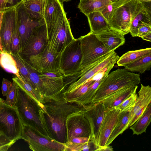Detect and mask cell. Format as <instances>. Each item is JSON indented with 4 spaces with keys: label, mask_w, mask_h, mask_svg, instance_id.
I'll list each match as a JSON object with an SVG mask.
<instances>
[{
    "label": "cell",
    "mask_w": 151,
    "mask_h": 151,
    "mask_svg": "<svg viewBox=\"0 0 151 151\" xmlns=\"http://www.w3.org/2000/svg\"><path fill=\"white\" fill-rule=\"evenodd\" d=\"M21 77L20 78H19L17 76L14 77L12 79V81L29 94L39 104L42 102L43 99L40 94L29 82L23 78L21 76Z\"/></svg>",
    "instance_id": "32"
},
{
    "label": "cell",
    "mask_w": 151,
    "mask_h": 151,
    "mask_svg": "<svg viewBox=\"0 0 151 151\" xmlns=\"http://www.w3.org/2000/svg\"><path fill=\"white\" fill-rule=\"evenodd\" d=\"M80 38L82 59L78 72L81 71L84 74L106 58L112 51L108 50L97 38L95 34L91 32Z\"/></svg>",
    "instance_id": "5"
},
{
    "label": "cell",
    "mask_w": 151,
    "mask_h": 151,
    "mask_svg": "<svg viewBox=\"0 0 151 151\" xmlns=\"http://www.w3.org/2000/svg\"><path fill=\"white\" fill-rule=\"evenodd\" d=\"M82 59L79 37L68 45L61 53L60 70L64 77L74 76L79 71Z\"/></svg>",
    "instance_id": "10"
},
{
    "label": "cell",
    "mask_w": 151,
    "mask_h": 151,
    "mask_svg": "<svg viewBox=\"0 0 151 151\" xmlns=\"http://www.w3.org/2000/svg\"><path fill=\"white\" fill-rule=\"evenodd\" d=\"M114 65L109 67L101 78L95 81L90 86L86 92L75 103L81 105H87L91 103V101L98 88L104 80L107 75L114 67Z\"/></svg>",
    "instance_id": "29"
},
{
    "label": "cell",
    "mask_w": 151,
    "mask_h": 151,
    "mask_svg": "<svg viewBox=\"0 0 151 151\" xmlns=\"http://www.w3.org/2000/svg\"><path fill=\"white\" fill-rule=\"evenodd\" d=\"M142 38L144 40L150 42L151 41V32L143 36Z\"/></svg>",
    "instance_id": "46"
},
{
    "label": "cell",
    "mask_w": 151,
    "mask_h": 151,
    "mask_svg": "<svg viewBox=\"0 0 151 151\" xmlns=\"http://www.w3.org/2000/svg\"><path fill=\"white\" fill-rule=\"evenodd\" d=\"M21 139L33 151H65V144L44 136L31 126L23 124Z\"/></svg>",
    "instance_id": "8"
},
{
    "label": "cell",
    "mask_w": 151,
    "mask_h": 151,
    "mask_svg": "<svg viewBox=\"0 0 151 151\" xmlns=\"http://www.w3.org/2000/svg\"><path fill=\"white\" fill-rule=\"evenodd\" d=\"M65 151H95V146L91 140L84 143L66 142Z\"/></svg>",
    "instance_id": "35"
},
{
    "label": "cell",
    "mask_w": 151,
    "mask_h": 151,
    "mask_svg": "<svg viewBox=\"0 0 151 151\" xmlns=\"http://www.w3.org/2000/svg\"><path fill=\"white\" fill-rule=\"evenodd\" d=\"M83 110L68 116L66 122V142L73 137H91V131L90 124L83 113Z\"/></svg>",
    "instance_id": "14"
},
{
    "label": "cell",
    "mask_w": 151,
    "mask_h": 151,
    "mask_svg": "<svg viewBox=\"0 0 151 151\" xmlns=\"http://www.w3.org/2000/svg\"><path fill=\"white\" fill-rule=\"evenodd\" d=\"M10 50L11 54L19 53L20 51V37L18 28L17 12L15 26L11 41Z\"/></svg>",
    "instance_id": "34"
},
{
    "label": "cell",
    "mask_w": 151,
    "mask_h": 151,
    "mask_svg": "<svg viewBox=\"0 0 151 151\" xmlns=\"http://www.w3.org/2000/svg\"><path fill=\"white\" fill-rule=\"evenodd\" d=\"M1 52H0V55H1Z\"/></svg>",
    "instance_id": "53"
},
{
    "label": "cell",
    "mask_w": 151,
    "mask_h": 151,
    "mask_svg": "<svg viewBox=\"0 0 151 151\" xmlns=\"http://www.w3.org/2000/svg\"><path fill=\"white\" fill-rule=\"evenodd\" d=\"M130 0H118L112 2L107 5L101 12L109 22L116 9Z\"/></svg>",
    "instance_id": "37"
},
{
    "label": "cell",
    "mask_w": 151,
    "mask_h": 151,
    "mask_svg": "<svg viewBox=\"0 0 151 151\" xmlns=\"http://www.w3.org/2000/svg\"><path fill=\"white\" fill-rule=\"evenodd\" d=\"M138 1L142 2H150L151 0H137Z\"/></svg>",
    "instance_id": "49"
},
{
    "label": "cell",
    "mask_w": 151,
    "mask_h": 151,
    "mask_svg": "<svg viewBox=\"0 0 151 151\" xmlns=\"http://www.w3.org/2000/svg\"><path fill=\"white\" fill-rule=\"evenodd\" d=\"M112 2L110 0H80L78 8L86 16L91 13L101 12Z\"/></svg>",
    "instance_id": "25"
},
{
    "label": "cell",
    "mask_w": 151,
    "mask_h": 151,
    "mask_svg": "<svg viewBox=\"0 0 151 151\" xmlns=\"http://www.w3.org/2000/svg\"><path fill=\"white\" fill-rule=\"evenodd\" d=\"M15 142L0 131V151H7Z\"/></svg>",
    "instance_id": "40"
},
{
    "label": "cell",
    "mask_w": 151,
    "mask_h": 151,
    "mask_svg": "<svg viewBox=\"0 0 151 151\" xmlns=\"http://www.w3.org/2000/svg\"><path fill=\"white\" fill-rule=\"evenodd\" d=\"M140 82V76L139 74L130 72L125 68L117 69L107 75L97 89L91 103L100 102L109 95L120 89L138 85Z\"/></svg>",
    "instance_id": "4"
},
{
    "label": "cell",
    "mask_w": 151,
    "mask_h": 151,
    "mask_svg": "<svg viewBox=\"0 0 151 151\" xmlns=\"http://www.w3.org/2000/svg\"><path fill=\"white\" fill-rule=\"evenodd\" d=\"M90 27V32L96 34L111 28L107 20L100 12H94L86 16Z\"/></svg>",
    "instance_id": "24"
},
{
    "label": "cell",
    "mask_w": 151,
    "mask_h": 151,
    "mask_svg": "<svg viewBox=\"0 0 151 151\" xmlns=\"http://www.w3.org/2000/svg\"><path fill=\"white\" fill-rule=\"evenodd\" d=\"M119 113V111L112 108L109 109L106 114L100 129L99 147L106 146L108 139L117 122Z\"/></svg>",
    "instance_id": "19"
},
{
    "label": "cell",
    "mask_w": 151,
    "mask_h": 151,
    "mask_svg": "<svg viewBox=\"0 0 151 151\" xmlns=\"http://www.w3.org/2000/svg\"><path fill=\"white\" fill-rule=\"evenodd\" d=\"M137 88V85L124 88L109 95L99 102H102L108 109L114 108L128 98Z\"/></svg>",
    "instance_id": "22"
},
{
    "label": "cell",
    "mask_w": 151,
    "mask_h": 151,
    "mask_svg": "<svg viewBox=\"0 0 151 151\" xmlns=\"http://www.w3.org/2000/svg\"><path fill=\"white\" fill-rule=\"evenodd\" d=\"M112 2H114L115 1H117L118 0H110Z\"/></svg>",
    "instance_id": "51"
},
{
    "label": "cell",
    "mask_w": 151,
    "mask_h": 151,
    "mask_svg": "<svg viewBox=\"0 0 151 151\" xmlns=\"http://www.w3.org/2000/svg\"><path fill=\"white\" fill-rule=\"evenodd\" d=\"M23 123L17 108L0 98V131L16 142L21 139Z\"/></svg>",
    "instance_id": "6"
},
{
    "label": "cell",
    "mask_w": 151,
    "mask_h": 151,
    "mask_svg": "<svg viewBox=\"0 0 151 151\" xmlns=\"http://www.w3.org/2000/svg\"><path fill=\"white\" fill-rule=\"evenodd\" d=\"M0 65L6 71L15 74L19 78H21L16 62L11 54L5 52H1Z\"/></svg>",
    "instance_id": "31"
},
{
    "label": "cell",
    "mask_w": 151,
    "mask_h": 151,
    "mask_svg": "<svg viewBox=\"0 0 151 151\" xmlns=\"http://www.w3.org/2000/svg\"><path fill=\"white\" fill-rule=\"evenodd\" d=\"M113 148L111 146H99L96 151H113Z\"/></svg>",
    "instance_id": "45"
},
{
    "label": "cell",
    "mask_w": 151,
    "mask_h": 151,
    "mask_svg": "<svg viewBox=\"0 0 151 151\" xmlns=\"http://www.w3.org/2000/svg\"><path fill=\"white\" fill-rule=\"evenodd\" d=\"M17 5L7 7L4 14L0 30L4 52L11 54L10 45L17 14Z\"/></svg>",
    "instance_id": "16"
},
{
    "label": "cell",
    "mask_w": 151,
    "mask_h": 151,
    "mask_svg": "<svg viewBox=\"0 0 151 151\" xmlns=\"http://www.w3.org/2000/svg\"><path fill=\"white\" fill-rule=\"evenodd\" d=\"M38 72L40 79L36 90L42 98V102L65 93L64 76L61 73Z\"/></svg>",
    "instance_id": "9"
},
{
    "label": "cell",
    "mask_w": 151,
    "mask_h": 151,
    "mask_svg": "<svg viewBox=\"0 0 151 151\" xmlns=\"http://www.w3.org/2000/svg\"><path fill=\"white\" fill-rule=\"evenodd\" d=\"M137 2V0H130L117 8L108 22L111 28L124 35L129 33Z\"/></svg>",
    "instance_id": "12"
},
{
    "label": "cell",
    "mask_w": 151,
    "mask_h": 151,
    "mask_svg": "<svg viewBox=\"0 0 151 151\" xmlns=\"http://www.w3.org/2000/svg\"><path fill=\"white\" fill-rule=\"evenodd\" d=\"M46 0H21L19 2L32 19L38 21L44 19V13Z\"/></svg>",
    "instance_id": "23"
},
{
    "label": "cell",
    "mask_w": 151,
    "mask_h": 151,
    "mask_svg": "<svg viewBox=\"0 0 151 151\" xmlns=\"http://www.w3.org/2000/svg\"><path fill=\"white\" fill-rule=\"evenodd\" d=\"M90 140H91V137H75L69 139L66 143L71 142L75 143H82L88 142Z\"/></svg>",
    "instance_id": "43"
},
{
    "label": "cell",
    "mask_w": 151,
    "mask_h": 151,
    "mask_svg": "<svg viewBox=\"0 0 151 151\" xmlns=\"http://www.w3.org/2000/svg\"><path fill=\"white\" fill-rule=\"evenodd\" d=\"M17 85L13 81L6 95V99L4 100L5 102L9 106H14L17 101Z\"/></svg>",
    "instance_id": "39"
},
{
    "label": "cell",
    "mask_w": 151,
    "mask_h": 151,
    "mask_svg": "<svg viewBox=\"0 0 151 151\" xmlns=\"http://www.w3.org/2000/svg\"><path fill=\"white\" fill-rule=\"evenodd\" d=\"M16 5L21 50L35 29L45 21V19L38 21L32 19L19 2Z\"/></svg>",
    "instance_id": "15"
},
{
    "label": "cell",
    "mask_w": 151,
    "mask_h": 151,
    "mask_svg": "<svg viewBox=\"0 0 151 151\" xmlns=\"http://www.w3.org/2000/svg\"><path fill=\"white\" fill-rule=\"evenodd\" d=\"M151 121V103H150L142 115L129 128L133 134L139 135L145 132Z\"/></svg>",
    "instance_id": "26"
},
{
    "label": "cell",
    "mask_w": 151,
    "mask_h": 151,
    "mask_svg": "<svg viewBox=\"0 0 151 151\" xmlns=\"http://www.w3.org/2000/svg\"><path fill=\"white\" fill-rule=\"evenodd\" d=\"M48 43L45 22L35 29L19 54L23 59L27 60L41 52Z\"/></svg>",
    "instance_id": "13"
},
{
    "label": "cell",
    "mask_w": 151,
    "mask_h": 151,
    "mask_svg": "<svg viewBox=\"0 0 151 151\" xmlns=\"http://www.w3.org/2000/svg\"><path fill=\"white\" fill-rule=\"evenodd\" d=\"M15 60L20 76L29 83V73L26 65L24 60L19 53L11 54Z\"/></svg>",
    "instance_id": "38"
},
{
    "label": "cell",
    "mask_w": 151,
    "mask_h": 151,
    "mask_svg": "<svg viewBox=\"0 0 151 151\" xmlns=\"http://www.w3.org/2000/svg\"><path fill=\"white\" fill-rule=\"evenodd\" d=\"M130 111L119 112L117 122L108 139L106 146L110 145L118 135L122 134L129 127Z\"/></svg>",
    "instance_id": "27"
},
{
    "label": "cell",
    "mask_w": 151,
    "mask_h": 151,
    "mask_svg": "<svg viewBox=\"0 0 151 151\" xmlns=\"http://www.w3.org/2000/svg\"><path fill=\"white\" fill-rule=\"evenodd\" d=\"M21 0H10L8 3L11 5V6H13L16 4Z\"/></svg>",
    "instance_id": "48"
},
{
    "label": "cell",
    "mask_w": 151,
    "mask_h": 151,
    "mask_svg": "<svg viewBox=\"0 0 151 151\" xmlns=\"http://www.w3.org/2000/svg\"><path fill=\"white\" fill-rule=\"evenodd\" d=\"M7 4L6 0H0V9L6 7Z\"/></svg>",
    "instance_id": "47"
},
{
    "label": "cell",
    "mask_w": 151,
    "mask_h": 151,
    "mask_svg": "<svg viewBox=\"0 0 151 151\" xmlns=\"http://www.w3.org/2000/svg\"><path fill=\"white\" fill-rule=\"evenodd\" d=\"M134 105L130 111L129 127L132 125L151 103V87L141 84Z\"/></svg>",
    "instance_id": "18"
},
{
    "label": "cell",
    "mask_w": 151,
    "mask_h": 151,
    "mask_svg": "<svg viewBox=\"0 0 151 151\" xmlns=\"http://www.w3.org/2000/svg\"><path fill=\"white\" fill-rule=\"evenodd\" d=\"M119 58L117 53L113 51L106 58L90 69L79 79L69 85L65 93L70 92L75 89L87 81L92 78L100 71L107 67L113 62L117 61Z\"/></svg>",
    "instance_id": "17"
},
{
    "label": "cell",
    "mask_w": 151,
    "mask_h": 151,
    "mask_svg": "<svg viewBox=\"0 0 151 151\" xmlns=\"http://www.w3.org/2000/svg\"><path fill=\"white\" fill-rule=\"evenodd\" d=\"M7 7L5 8L0 9V52H4L1 44L0 37V30L1 25L2 21L5 11Z\"/></svg>",
    "instance_id": "44"
},
{
    "label": "cell",
    "mask_w": 151,
    "mask_h": 151,
    "mask_svg": "<svg viewBox=\"0 0 151 151\" xmlns=\"http://www.w3.org/2000/svg\"><path fill=\"white\" fill-rule=\"evenodd\" d=\"M11 84V81L8 80L3 78L1 89L3 96H6L10 88Z\"/></svg>",
    "instance_id": "42"
},
{
    "label": "cell",
    "mask_w": 151,
    "mask_h": 151,
    "mask_svg": "<svg viewBox=\"0 0 151 151\" xmlns=\"http://www.w3.org/2000/svg\"><path fill=\"white\" fill-rule=\"evenodd\" d=\"M150 53L151 47L129 51L119 57L116 63L118 66L124 67Z\"/></svg>",
    "instance_id": "28"
},
{
    "label": "cell",
    "mask_w": 151,
    "mask_h": 151,
    "mask_svg": "<svg viewBox=\"0 0 151 151\" xmlns=\"http://www.w3.org/2000/svg\"><path fill=\"white\" fill-rule=\"evenodd\" d=\"M151 67V53L138 60L125 66L124 68L132 72L142 73L150 70Z\"/></svg>",
    "instance_id": "30"
},
{
    "label": "cell",
    "mask_w": 151,
    "mask_h": 151,
    "mask_svg": "<svg viewBox=\"0 0 151 151\" xmlns=\"http://www.w3.org/2000/svg\"><path fill=\"white\" fill-rule=\"evenodd\" d=\"M151 32V24L144 22H140L138 26L137 37L142 38L145 35Z\"/></svg>",
    "instance_id": "41"
},
{
    "label": "cell",
    "mask_w": 151,
    "mask_h": 151,
    "mask_svg": "<svg viewBox=\"0 0 151 151\" xmlns=\"http://www.w3.org/2000/svg\"><path fill=\"white\" fill-rule=\"evenodd\" d=\"M17 86L18 95L14 106L23 124L31 126L41 134L51 138L43 123L42 111L39 104L22 89L17 85Z\"/></svg>",
    "instance_id": "2"
},
{
    "label": "cell",
    "mask_w": 151,
    "mask_h": 151,
    "mask_svg": "<svg viewBox=\"0 0 151 151\" xmlns=\"http://www.w3.org/2000/svg\"><path fill=\"white\" fill-rule=\"evenodd\" d=\"M97 38L110 52L114 51L125 42L124 35L111 28L95 34Z\"/></svg>",
    "instance_id": "20"
},
{
    "label": "cell",
    "mask_w": 151,
    "mask_h": 151,
    "mask_svg": "<svg viewBox=\"0 0 151 151\" xmlns=\"http://www.w3.org/2000/svg\"><path fill=\"white\" fill-rule=\"evenodd\" d=\"M137 89H135L128 98L114 108L120 112L130 111L134 105L137 96Z\"/></svg>",
    "instance_id": "36"
},
{
    "label": "cell",
    "mask_w": 151,
    "mask_h": 151,
    "mask_svg": "<svg viewBox=\"0 0 151 151\" xmlns=\"http://www.w3.org/2000/svg\"><path fill=\"white\" fill-rule=\"evenodd\" d=\"M95 81L91 78L74 90L68 93H64L65 99L69 102H76L86 92L89 87Z\"/></svg>",
    "instance_id": "33"
},
{
    "label": "cell",
    "mask_w": 151,
    "mask_h": 151,
    "mask_svg": "<svg viewBox=\"0 0 151 151\" xmlns=\"http://www.w3.org/2000/svg\"><path fill=\"white\" fill-rule=\"evenodd\" d=\"M10 0H6L7 3H8Z\"/></svg>",
    "instance_id": "52"
},
{
    "label": "cell",
    "mask_w": 151,
    "mask_h": 151,
    "mask_svg": "<svg viewBox=\"0 0 151 151\" xmlns=\"http://www.w3.org/2000/svg\"><path fill=\"white\" fill-rule=\"evenodd\" d=\"M61 53L56 51L49 42L41 52L24 60L38 72L61 73Z\"/></svg>",
    "instance_id": "7"
},
{
    "label": "cell",
    "mask_w": 151,
    "mask_h": 151,
    "mask_svg": "<svg viewBox=\"0 0 151 151\" xmlns=\"http://www.w3.org/2000/svg\"><path fill=\"white\" fill-rule=\"evenodd\" d=\"M42 112L43 122L50 137L65 144L66 122L68 116L82 111L83 105L66 100L64 93L39 104Z\"/></svg>",
    "instance_id": "1"
},
{
    "label": "cell",
    "mask_w": 151,
    "mask_h": 151,
    "mask_svg": "<svg viewBox=\"0 0 151 151\" xmlns=\"http://www.w3.org/2000/svg\"><path fill=\"white\" fill-rule=\"evenodd\" d=\"M63 7V4L52 19L45 23L49 42L60 53L75 39Z\"/></svg>",
    "instance_id": "3"
},
{
    "label": "cell",
    "mask_w": 151,
    "mask_h": 151,
    "mask_svg": "<svg viewBox=\"0 0 151 151\" xmlns=\"http://www.w3.org/2000/svg\"><path fill=\"white\" fill-rule=\"evenodd\" d=\"M63 2H68L71 1V0H60Z\"/></svg>",
    "instance_id": "50"
},
{
    "label": "cell",
    "mask_w": 151,
    "mask_h": 151,
    "mask_svg": "<svg viewBox=\"0 0 151 151\" xmlns=\"http://www.w3.org/2000/svg\"><path fill=\"white\" fill-rule=\"evenodd\" d=\"M83 112L90 125L91 140L96 150L98 148L99 138L101 125L105 115L109 110L101 102L83 105Z\"/></svg>",
    "instance_id": "11"
},
{
    "label": "cell",
    "mask_w": 151,
    "mask_h": 151,
    "mask_svg": "<svg viewBox=\"0 0 151 151\" xmlns=\"http://www.w3.org/2000/svg\"><path fill=\"white\" fill-rule=\"evenodd\" d=\"M151 8L147 6L146 3L138 1L134 17L130 28L129 32L132 37H137L138 26L140 22L151 24Z\"/></svg>",
    "instance_id": "21"
}]
</instances>
